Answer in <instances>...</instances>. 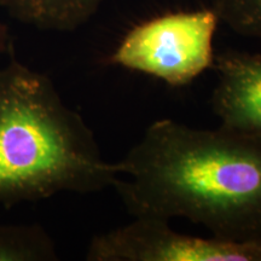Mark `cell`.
<instances>
[{"label": "cell", "mask_w": 261, "mask_h": 261, "mask_svg": "<svg viewBox=\"0 0 261 261\" xmlns=\"http://www.w3.org/2000/svg\"><path fill=\"white\" fill-rule=\"evenodd\" d=\"M117 166L113 188L135 218H182L223 240H261V140L161 119Z\"/></svg>", "instance_id": "1"}, {"label": "cell", "mask_w": 261, "mask_h": 261, "mask_svg": "<svg viewBox=\"0 0 261 261\" xmlns=\"http://www.w3.org/2000/svg\"><path fill=\"white\" fill-rule=\"evenodd\" d=\"M10 56L0 65V203L113 188L117 162L103 158L80 114L47 75L16 60L14 47Z\"/></svg>", "instance_id": "2"}, {"label": "cell", "mask_w": 261, "mask_h": 261, "mask_svg": "<svg viewBox=\"0 0 261 261\" xmlns=\"http://www.w3.org/2000/svg\"><path fill=\"white\" fill-rule=\"evenodd\" d=\"M219 18L213 9L165 14L127 32L109 63L184 86L213 68Z\"/></svg>", "instance_id": "3"}, {"label": "cell", "mask_w": 261, "mask_h": 261, "mask_svg": "<svg viewBox=\"0 0 261 261\" xmlns=\"http://www.w3.org/2000/svg\"><path fill=\"white\" fill-rule=\"evenodd\" d=\"M89 261H261V240L231 241L180 233L168 220L138 217L93 237Z\"/></svg>", "instance_id": "4"}, {"label": "cell", "mask_w": 261, "mask_h": 261, "mask_svg": "<svg viewBox=\"0 0 261 261\" xmlns=\"http://www.w3.org/2000/svg\"><path fill=\"white\" fill-rule=\"evenodd\" d=\"M213 69L218 84L212 107L220 127L261 140V54L220 52Z\"/></svg>", "instance_id": "5"}, {"label": "cell", "mask_w": 261, "mask_h": 261, "mask_svg": "<svg viewBox=\"0 0 261 261\" xmlns=\"http://www.w3.org/2000/svg\"><path fill=\"white\" fill-rule=\"evenodd\" d=\"M106 0H0L10 16L44 31L73 32L86 23Z\"/></svg>", "instance_id": "6"}, {"label": "cell", "mask_w": 261, "mask_h": 261, "mask_svg": "<svg viewBox=\"0 0 261 261\" xmlns=\"http://www.w3.org/2000/svg\"><path fill=\"white\" fill-rule=\"evenodd\" d=\"M54 241L39 225L0 224V261L57 260Z\"/></svg>", "instance_id": "7"}, {"label": "cell", "mask_w": 261, "mask_h": 261, "mask_svg": "<svg viewBox=\"0 0 261 261\" xmlns=\"http://www.w3.org/2000/svg\"><path fill=\"white\" fill-rule=\"evenodd\" d=\"M212 9L237 34L261 40V0H214Z\"/></svg>", "instance_id": "8"}, {"label": "cell", "mask_w": 261, "mask_h": 261, "mask_svg": "<svg viewBox=\"0 0 261 261\" xmlns=\"http://www.w3.org/2000/svg\"><path fill=\"white\" fill-rule=\"evenodd\" d=\"M12 46L11 38L8 32V28L0 22V57L4 56V55H9V52Z\"/></svg>", "instance_id": "9"}]
</instances>
